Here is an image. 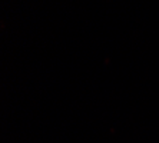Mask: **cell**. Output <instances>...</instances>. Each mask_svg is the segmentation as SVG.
I'll list each match as a JSON object with an SVG mask.
<instances>
[]
</instances>
